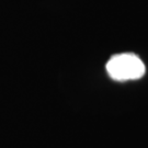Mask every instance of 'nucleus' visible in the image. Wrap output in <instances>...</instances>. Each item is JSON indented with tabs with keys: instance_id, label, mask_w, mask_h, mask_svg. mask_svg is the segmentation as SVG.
I'll list each match as a JSON object with an SVG mask.
<instances>
[{
	"instance_id": "1",
	"label": "nucleus",
	"mask_w": 148,
	"mask_h": 148,
	"mask_svg": "<svg viewBox=\"0 0 148 148\" xmlns=\"http://www.w3.org/2000/svg\"><path fill=\"white\" fill-rule=\"evenodd\" d=\"M106 71L112 79L117 81L136 80L145 74V65L137 55L122 53L110 58L106 63Z\"/></svg>"
}]
</instances>
